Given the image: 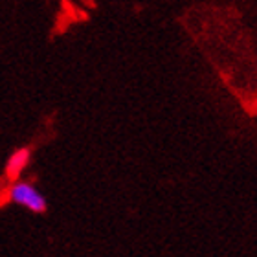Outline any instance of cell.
Instances as JSON below:
<instances>
[{"label": "cell", "instance_id": "obj_1", "mask_svg": "<svg viewBox=\"0 0 257 257\" xmlns=\"http://www.w3.org/2000/svg\"><path fill=\"white\" fill-rule=\"evenodd\" d=\"M8 198L17 206L30 209L33 213H43L46 211V198L41 191H39L32 182H24V180H15L11 184L10 191H8Z\"/></svg>", "mask_w": 257, "mask_h": 257}, {"label": "cell", "instance_id": "obj_2", "mask_svg": "<svg viewBox=\"0 0 257 257\" xmlns=\"http://www.w3.org/2000/svg\"><path fill=\"white\" fill-rule=\"evenodd\" d=\"M32 162V151L28 147H21L11 153V156L8 158V164H6V177L10 180H19L21 175L26 171V167L30 166Z\"/></svg>", "mask_w": 257, "mask_h": 257}]
</instances>
